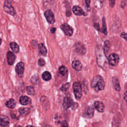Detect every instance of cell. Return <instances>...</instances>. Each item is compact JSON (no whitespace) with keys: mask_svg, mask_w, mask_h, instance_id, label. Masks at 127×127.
Segmentation results:
<instances>
[{"mask_svg":"<svg viewBox=\"0 0 127 127\" xmlns=\"http://www.w3.org/2000/svg\"><path fill=\"white\" fill-rule=\"evenodd\" d=\"M56 28L55 27H53V28H52L51 29L50 31H51V32L52 33H54L55 32V31H56Z\"/></svg>","mask_w":127,"mask_h":127,"instance_id":"d6a6232c","label":"cell"},{"mask_svg":"<svg viewBox=\"0 0 127 127\" xmlns=\"http://www.w3.org/2000/svg\"><path fill=\"white\" fill-rule=\"evenodd\" d=\"M110 44L109 41L106 40L105 42H104V52L105 55L107 54V53H108L109 49H110Z\"/></svg>","mask_w":127,"mask_h":127,"instance_id":"d4e9b609","label":"cell"},{"mask_svg":"<svg viewBox=\"0 0 127 127\" xmlns=\"http://www.w3.org/2000/svg\"><path fill=\"white\" fill-rule=\"evenodd\" d=\"M121 37L125 39L127 41V33H125L124 32H122L121 34Z\"/></svg>","mask_w":127,"mask_h":127,"instance_id":"f1b7e54d","label":"cell"},{"mask_svg":"<svg viewBox=\"0 0 127 127\" xmlns=\"http://www.w3.org/2000/svg\"><path fill=\"white\" fill-rule=\"evenodd\" d=\"M105 84L103 77L97 75L95 76L91 80V87L96 92L104 90Z\"/></svg>","mask_w":127,"mask_h":127,"instance_id":"6da1fadb","label":"cell"},{"mask_svg":"<svg viewBox=\"0 0 127 127\" xmlns=\"http://www.w3.org/2000/svg\"><path fill=\"white\" fill-rule=\"evenodd\" d=\"M38 64L41 66L44 65L45 64V61L42 58H40L39 59V60L38 61Z\"/></svg>","mask_w":127,"mask_h":127,"instance_id":"83f0119b","label":"cell"},{"mask_svg":"<svg viewBox=\"0 0 127 127\" xmlns=\"http://www.w3.org/2000/svg\"><path fill=\"white\" fill-rule=\"evenodd\" d=\"M24 70V64L22 62H20L15 66V71L20 77L23 76Z\"/></svg>","mask_w":127,"mask_h":127,"instance_id":"52a82bcc","label":"cell"},{"mask_svg":"<svg viewBox=\"0 0 127 127\" xmlns=\"http://www.w3.org/2000/svg\"><path fill=\"white\" fill-rule=\"evenodd\" d=\"M6 59L9 65H12L15 61V56L14 53L11 51H8L6 54Z\"/></svg>","mask_w":127,"mask_h":127,"instance_id":"30bf717a","label":"cell"},{"mask_svg":"<svg viewBox=\"0 0 127 127\" xmlns=\"http://www.w3.org/2000/svg\"><path fill=\"white\" fill-rule=\"evenodd\" d=\"M44 16L49 23L53 24L55 22L54 14L51 10H47L44 12Z\"/></svg>","mask_w":127,"mask_h":127,"instance_id":"5b68a950","label":"cell"},{"mask_svg":"<svg viewBox=\"0 0 127 127\" xmlns=\"http://www.w3.org/2000/svg\"><path fill=\"white\" fill-rule=\"evenodd\" d=\"M61 28L64 32V34L68 36H72L73 34V29L71 27L66 23L63 24L61 26Z\"/></svg>","mask_w":127,"mask_h":127,"instance_id":"8992f818","label":"cell"},{"mask_svg":"<svg viewBox=\"0 0 127 127\" xmlns=\"http://www.w3.org/2000/svg\"><path fill=\"white\" fill-rule=\"evenodd\" d=\"M73 90L75 98L79 100L82 96V87L81 84L78 82H74L73 84Z\"/></svg>","mask_w":127,"mask_h":127,"instance_id":"7a4b0ae2","label":"cell"},{"mask_svg":"<svg viewBox=\"0 0 127 127\" xmlns=\"http://www.w3.org/2000/svg\"><path fill=\"white\" fill-rule=\"evenodd\" d=\"M115 0H109V5L111 7H114L115 3Z\"/></svg>","mask_w":127,"mask_h":127,"instance_id":"f546056e","label":"cell"},{"mask_svg":"<svg viewBox=\"0 0 127 127\" xmlns=\"http://www.w3.org/2000/svg\"><path fill=\"white\" fill-rule=\"evenodd\" d=\"M0 126L7 127L9 125V121L7 117L3 115L0 116Z\"/></svg>","mask_w":127,"mask_h":127,"instance_id":"2e32d148","label":"cell"},{"mask_svg":"<svg viewBox=\"0 0 127 127\" xmlns=\"http://www.w3.org/2000/svg\"><path fill=\"white\" fill-rule=\"evenodd\" d=\"M90 1L91 0H85V3L86 4V6L87 7H89L90 6Z\"/></svg>","mask_w":127,"mask_h":127,"instance_id":"1f68e13d","label":"cell"},{"mask_svg":"<svg viewBox=\"0 0 127 127\" xmlns=\"http://www.w3.org/2000/svg\"><path fill=\"white\" fill-rule=\"evenodd\" d=\"M30 112V109L28 108H22L19 109V113L21 116H26Z\"/></svg>","mask_w":127,"mask_h":127,"instance_id":"7402d4cb","label":"cell"},{"mask_svg":"<svg viewBox=\"0 0 127 127\" xmlns=\"http://www.w3.org/2000/svg\"><path fill=\"white\" fill-rule=\"evenodd\" d=\"M73 103L74 102L72 99L70 97L68 96H66L64 99L63 104V108L64 110H66L69 108L71 107V106H72Z\"/></svg>","mask_w":127,"mask_h":127,"instance_id":"ba28073f","label":"cell"},{"mask_svg":"<svg viewBox=\"0 0 127 127\" xmlns=\"http://www.w3.org/2000/svg\"><path fill=\"white\" fill-rule=\"evenodd\" d=\"M94 28L98 31H100V26H99V24L97 23H95L94 24Z\"/></svg>","mask_w":127,"mask_h":127,"instance_id":"4dcf8cb0","label":"cell"},{"mask_svg":"<svg viewBox=\"0 0 127 127\" xmlns=\"http://www.w3.org/2000/svg\"><path fill=\"white\" fill-rule=\"evenodd\" d=\"M3 9L4 11L11 15H14L15 11L14 8L12 6L11 2L9 0H5L3 4Z\"/></svg>","mask_w":127,"mask_h":127,"instance_id":"3957f363","label":"cell"},{"mask_svg":"<svg viewBox=\"0 0 127 127\" xmlns=\"http://www.w3.org/2000/svg\"><path fill=\"white\" fill-rule=\"evenodd\" d=\"M16 101L13 99H10L9 100L7 101L5 103V105L7 107L10 108V109H13L16 106Z\"/></svg>","mask_w":127,"mask_h":127,"instance_id":"d6986e66","label":"cell"},{"mask_svg":"<svg viewBox=\"0 0 127 127\" xmlns=\"http://www.w3.org/2000/svg\"><path fill=\"white\" fill-rule=\"evenodd\" d=\"M124 98L125 100L127 102V91L125 93V94H124Z\"/></svg>","mask_w":127,"mask_h":127,"instance_id":"836d02e7","label":"cell"},{"mask_svg":"<svg viewBox=\"0 0 127 127\" xmlns=\"http://www.w3.org/2000/svg\"><path fill=\"white\" fill-rule=\"evenodd\" d=\"M74 49L76 52L81 55H84L86 52V49L84 45L80 43H76L75 44Z\"/></svg>","mask_w":127,"mask_h":127,"instance_id":"9c48e42d","label":"cell"},{"mask_svg":"<svg viewBox=\"0 0 127 127\" xmlns=\"http://www.w3.org/2000/svg\"><path fill=\"white\" fill-rule=\"evenodd\" d=\"M94 113V107L92 105L87 107L85 111V116L87 118H91L93 117Z\"/></svg>","mask_w":127,"mask_h":127,"instance_id":"7c38bea8","label":"cell"},{"mask_svg":"<svg viewBox=\"0 0 127 127\" xmlns=\"http://www.w3.org/2000/svg\"><path fill=\"white\" fill-rule=\"evenodd\" d=\"M59 73L61 75L64 76L67 74V69L65 66L62 65V66H60V67L59 68Z\"/></svg>","mask_w":127,"mask_h":127,"instance_id":"603a6c76","label":"cell"},{"mask_svg":"<svg viewBox=\"0 0 127 127\" xmlns=\"http://www.w3.org/2000/svg\"><path fill=\"white\" fill-rule=\"evenodd\" d=\"M71 65L73 68L77 71H79L82 69V65L81 62L78 60H74L72 61Z\"/></svg>","mask_w":127,"mask_h":127,"instance_id":"9a60e30c","label":"cell"},{"mask_svg":"<svg viewBox=\"0 0 127 127\" xmlns=\"http://www.w3.org/2000/svg\"><path fill=\"white\" fill-rule=\"evenodd\" d=\"M38 49L40 53L44 56H46L47 53V50L45 46V45L43 43H40L38 45Z\"/></svg>","mask_w":127,"mask_h":127,"instance_id":"ac0fdd59","label":"cell"},{"mask_svg":"<svg viewBox=\"0 0 127 127\" xmlns=\"http://www.w3.org/2000/svg\"><path fill=\"white\" fill-rule=\"evenodd\" d=\"M9 46L13 52L15 53H17L19 51V47L15 42H11L9 44Z\"/></svg>","mask_w":127,"mask_h":127,"instance_id":"ffe728a7","label":"cell"},{"mask_svg":"<svg viewBox=\"0 0 127 127\" xmlns=\"http://www.w3.org/2000/svg\"><path fill=\"white\" fill-rule=\"evenodd\" d=\"M72 11L74 14L76 15H85V12L78 5H74L72 8Z\"/></svg>","mask_w":127,"mask_h":127,"instance_id":"4fadbf2b","label":"cell"},{"mask_svg":"<svg viewBox=\"0 0 127 127\" xmlns=\"http://www.w3.org/2000/svg\"><path fill=\"white\" fill-rule=\"evenodd\" d=\"M70 83L69 82H67V83H66L64 84H63L62 87H61L60 89L61 90H62L63 92H66L68 89L70 87Z\"/></svg>","mask_w":127,"mask_h":127,"instance_id":"484cf974","label":"cell"},{"mask_svg":"<svg viewBox=\"0 0 127 127\" xmlns=\"http://www.w3.org/2000/svg\"><path fill=\"white\" fill-rule=\"evenodd\" d=\"M94 107L95 108L96 110L97 111L100 113H102L104 111L105 107L103 103L102 102L99 101H95L94 102Z\"/></svg>","mask_w":127,"mask_h":127,"instance_id":"8fae6325","label":"cell"},{"mask_svg":"<svg viewBox=\"0 0 127 127\" xmlns=\"http://www.w3.org/2000/svg\"><path fill=\"white\" fill-rule=\"evenodd\" d=\"M109 64L112 66H116L119 62V57L115 53H112L109 55L108 58Z\"/></svg>","mask_w":127,"mask_h":127,"instance_id":"277c9868","label":"cell"},{"mask_svg":"<svg viewBox=\"0 0 127 127\" xmlns=\"http://www.w3.org/2000/svg\"><path fill=\"white\" fill-rule=\"evenodd\" d=\"M27 91L28 94L29 95H33L34 94V89L32 86H29L27 87Z\"/></svg>","mask_w":127,"mask_h":127,"instance_id":"4316f807","label":"cell"},{"mask_svg":"<svg viewBox=\"0 0 127 127\" xmlns=\"http://www.w3.org/2000/svg\"><path fill=\"white\" fill-rule=\"evenodd\" d=\"M101 32L103 33L105 35L107 34V27H106V24L105 20L104 17L102 19V27L100 30Z\"/></svg>","mask_w":127,"mask_h":127,"instance_id":"cb8c5ba5","label":"cell"},{"mask_svg":"<svg viewBox=\"0 0 127 127\" xmlns=\"http://www.w3.org/2000/svg\"><path fill=\"white\" fill-rule=\"evenodd\" d=\"M42 77L43 80L45 81H49L51 79L52 75L50 72L48 71H45L42 73Z\"/></svg>","mask_w":127,"mask_h":127,"instance_id":"44dd1931","label":"cell"},{"mask_svg":"<svg viewBox=\"0 0 127 127\" xmlns=\"http://www.w3.org/2000/svg\"><path fill=\"white\" fill-rule=\"evenodd\" d=\"M112 83L114 89L117 91H120L121 90V87L118 79L116 77H113L112 79Z\"/></svg>","mask_w":127,"mask_h":127,"instance_id":"e0dca14e","label":"cell"},{"mask_svg":"<svg viewBox=\"0 0 127 127\" xmlns=\"http://www.w3.org/2000/svg\"><path fill=\"white\" fill-rule=\"evenodd\" d=\"M19 102L22 105H27L31 103V99L26 96H21L19 98Z\"/></svg>","mask_w":127,"mask_h":127,"instance_id":"5bb4252c","label":"cell"}]
</instances>
